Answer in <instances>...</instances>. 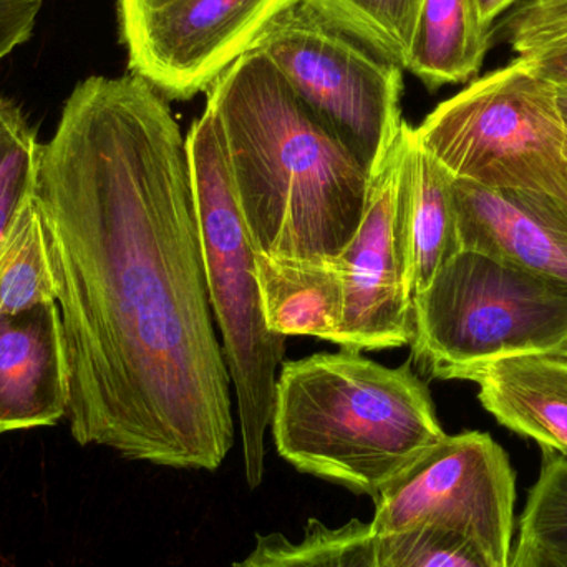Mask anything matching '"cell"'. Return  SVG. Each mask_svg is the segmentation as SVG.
Listing matches in <instances>:
<instances>
[{
    "label": "cell",
    "instance_id": "6da1fadb",
    "mask_svg": "<svg viewBox=\"0 0 567 567\" xmlns=\"http://www.w3.org/2000/svg\"><path fill=\"white\" fill-rule=\"evenodd\" d=\"M37 199L70 372V432L128 460L215 472L235 445L186 136L140 76L76 83Z\"/></svg>",
    "mask_w": 567,
    "mask_h": 567
},
{
    "label": "cell",
    "instance_id": "7a4b0ae2",
    "mask_svg": "<svg viewBox=\"0 0 567 567\" xmlns=\"http://www.w3.org/2000/svg\"><path fill=\"white\" fill-rule=\"evenodd\" d=\"M233 192L256 251L336 259L359 228L372 176L258 50L212 86Z\"/></svg>",
    "mask_w": 567,
    "mask_h": 567
},
{
    "label": "cell",
    "instance_id": "3957f363",
    "mask_svg": "<svg viewBox=\"0 0 567 567\" xmlns=\"http://www.w3.org/2000/svg\"><path fill=\"white\" fill-rule=\"evenodd\" d=\"M271 426L293 468L372 499L446 436L410 362L390 369L350 349L284 362Z\"/></svg>",
    "mask_w": 567,
    "mask_h": 567
},
{
    "label": "cell",
    "instance_id": "277c9868",
    "mask_svg": "<svg viewBox=\"0 0 567 567\" xmlns=\"http://www.w3.org/2000/svg\"><path fill=\"white\" fill-rule=\"evenodd\" d=\"M209 306L218 320L223 353L238 400L246 480L265 476V436L272 422L276 383L286 337L266 323L256 275V248L233 192L221 130L212 110L186 135Z\"/></svg>",
    "mask_w": 567,
    "mask_h": 567
},
{
    "label": "cell",
    "instance_id": "5b68a950",
    "mask_svg": "<svg viewBox=\"0 0 567 567\" xmlns=\"http://www.w3.org/2000/svg\"><path fill=\"white\" fill-rule=\"evenodd\" d=\"M412 359L439 380L567 349V289L502 259L458 251L413 296Z\"/></svg>",
    "mask_w": 567,
    "mask_h": 567
},
{
    "label": "cell",
    "instance_id": "8992f818",
    "mask_svg": "<svg viewBox=\"0 0 567 567\" xmlns=\"http://www.w3.org/2000/svg\"><path fill=\"white\" fill-rule=\"evenodd\" d=\"M415 133L453 178L567 205V126L555 83L528 56L472 80Z\"/></svg>",
    "mask_w": 567,
    "mask_h": 567
},
{
    "label": "cell",
    "instance_id": "52a82bcc",
    "mask_svg": "<svg viewBox=\"0 0 567 567\" xmlns=\"http://www.w3.org/2000/svg\"><path fill=\"white\" fill-rule=\"evenodd\" d=\"M252 50L377 175L402 132L403 69L309 0H289Z\"/></svg>",
    "mask_w": 567,
    "mask_h": 567
},
{
    "label": "cell",
    "instance_id": "ba28073f",
    "mask_svg": "<svg viewBox=\"0 0 567 567\" xmlns=\"http://www.w3.org/2000/svg\"><path fill=\"white\" fill-rule=\"evenodd\" d=\"M515 472L488 433L446 435L400 473L373 502L377 535L416 526L475 539L509 567L515 529Z\"/></svg>",
    "mask_w": 567,
    "mask_h": 567
},
{
    "label": "cell",
    "instance_id": "9c48e42d",
    "mask_svg": "<svg viewBox=\"0 0 567 567\" xmlns=\"http://www.w3.org/2000/svg\"><path fill=\"white\" fill-rule=\"evenodd\" d=\"M289 0H118L130 73L192 100L245 53Z\"/></svg>",
    "mask_w": 567,
    "mask_h": 567
},
{
    "label": "cell",
    "instance_id": "30bf717a",
    "mask_svg": "<svg viewBox=\"0 0 567 567\" xmlns=\"http://www.w3.org/2000/svg\"><path fill=\"white\" fill-rule=\"evenodd\" d=\"M413 130L403 123L373 176L359 228L337 256L343 286L340 349L365 352L412 342L405 203Z\"/></svg>",
    "mask_w": 567,
    "mask_h": 567
},
{
    "label": "cell",
    "instance_id": "8fae6325",
    "mask_svg": "<svg viewBox=\"0 0 567 567\" xmlns=\"http://www.w3.org/2000/svg\"><path fill=\"white\" fill-rule=\"evenodd\" d=\"M460 251L518 266L567 289V205L453 178Z\"/></svg>",
    "mask_w": 567,
    "mask_h": 567
},
{
    "label": "cell",
    "instance_id": "7c38bea8",
    "mask_svg": "<svg viewBox=\"0 0 567 567\" xmlns=\"http://www.w3.org/2000/svg\"><path fill=\"white\" fill-rule=\"evenodd\" d=\"M70 405L59 303L0 313V435L53 426Z\"/></svg>",
    "mask_w": 567,
    "mask_h": 567
},
{
    "label": "cell",
    "instance_id": "4fadbf2b",
    "mask_svg": "<svg viewBox=\"0 0 567 567\" xmlns=\"http://www.w3.org/2000/svg\"><path fill=\"white\" fill-rule=\"evenodd\" d=\"M470 382L498 423L567 455V349L498 360Z\"/></svg>",
    "mask_w": 567,
    "mask_h": 567
},
{
    "label": "cell",
    "instance_id": "5bb4252c",
    "mask_svg": "<svg viewBox=\"0 0 567 567\" xmlns=\"http://www.w3.org/2000/svg\"><path fill=\"white\" fill-rule=\"evenodd\" d=\"M266 323L282 337L337 343L342 323V272L336 259L279 258L256 251Z\"/></svg>",
    "mask_w": 567,
    "mask_h": 567
},
{
    "label": "cell",
    "instance_id": "9a60e30c",
    "mask_svg": "<svg viewBox=\"0 0 567 567\" xmlns=\"http://www.w3.org/2000/svg\"><path fill=\"white\" fill-rule=\"evenodd\" d=\"M493 27L475 0H423L406 69L430 90L472 82L492 49Z\"/></svg>",
    "mask_w": 567,
    "mask_h": 567
},
{
    "label": "cell",
    "instance_id": "2e32d148",
    "mask_svg": "<svg viewBox=\"0 0 567 567\" xmlns=\"http://www.w3.org/2000/svg\"><path fill=\"white\" fill-rule=\"evenodd\" d=\"M405 231L413 299L460 251L453 176L420 145L415 130L410 148Z\"/></svg>",
    "mask_w": 567,
    "mask_h": 567
},
{
    "label": "cell",
    "instance_id": "e0dca14e",
    "mask_svg": "<svg viewBox=\"0 0 567 567\" xmlns=\"http://www.w3.org/2000/svg\"><path fill=\"white\" fill-rule=\"evenodd\" d=\"M233 567H379L377 533L360 519L339 528L309 519L299 543L281 533L259 535L248 558Z\"/></svg>",
    "mask_w": 567,
    "mask_h": 567
},
{
    "label": "cell",
    "instance_id": "ac0fdd59",
    "mask_svg": "<svg viewBox=\"0 0 567 567\" xmlns=\"http://www.w3.org/2000/svg\"><path fill=\"white\" fill-rule=\"evenodd\" d=\"M47 302H56V282L35 193L0 243V313Z\"/></svg>",
    "mask_w": 567,
    "mask_h": 567
},
{
    "label": "cell",
    "instance_id": "d6986e66",
    "mask_svg": "<svg viewBox=\"0 0 567 567\" xmlns=\"http://www.w3.org/2000/svg\"><path fill=\"white\" fill-rule=\"evenodd\" d=\"M42 150L20 106L0 93V243L37 193Z\"/></svg>",
    "mask_w": 567,
    "mask_h": 567
},
{
    "label": "cell",
    "instance_id": "ffe728a7",
    "mask_svg": "<svg viewBox=\"0 0 567 567\" xmlns=\"http://www.w3.org/2000/svg\"><path fill=\"white\" fill-rule=\"evenodd\" d=\"M323 13L399 63H409L423 0H309Z\"/></svg>",
    "mask_w": 567,
    "mask_h": 567
},
{
    "label": "cell",
    "instance_id": "44dd1931",
    "mask_svg": "<svg viewBox=\"0 0 567 567\" xmlns=\"http://www.w3.org/2000/svg\"><path fill=\"white\" fill-rule=\"evenodd\" d=\"M377 561L379 567H505L475 539L435 526L377 535Z\"/></svg>",
    "mask_w": 567,
    "mask_h": 567
},
{
    "label": "cell",
    "instance_id": "7402d4cb",
    "mask_svg": "<svg viewBox=\"0 0 567 567\" xmlns=\"http://www.w3.org/2000/svg\"><path fill=\"white\" fill-rule=\"evenodd\" d=\"M543 450L542 472L519 519V539L567 553V455Z\"/></svg>",
    "mask_w": 567,
    "mask_h": 567
},
{
    "label": "cell",
    "instance_id": "603a6c76",
    "mask_svg": "<svg viewBox=\"0 0 567 567\" xmlns=\"http://www.w3.org/2000/svg\"><path fill=\"white\" fill-rule=\"evenodd\" d=\"M493 35L518 56H535L567 47V0H522Z\"/></svg>",
    "mask_w": 567,
    "mask_h": 567
},
{
    "label": "cell",
    "instance_id": "cb8c5ba5",
    "mask_svg": "<svg viewBox=\"0 0 567 567\" xmlns=\"http://www.w3.org/2000/svg\"><path fill=\"white\" fill-rule=\"evenodd\" d=\"M42 0H0V62L35 30Z\"/></svg>",
    "mask_w": 567,
    "mask_h": 567
},
{
    "label": "cell",
    "instance_id": "d4e9b609",
    "mask_svg": "<svg viewBox=\"0 0 567 567\" xmlns=\"http://www.w3.org/2000/svg\"><path fill=\"white\" fill-rule=\"evenodd\" d=\"M509 567H567V553L553 551L519 539Z\"/></svg>",
    "mask_w": 567,
    "mask_h": 567
},
{
    "label": "cell",
    "instance_id": "484cf974",
    "mask_svg": "<svg viewBox=\"0 0 567 567\" xmlns=\"http://www.w3.org/2000/svg\"><path fill=\"white\" fill-rule=\"evenodd\" d=\"M536 70L555 83H567V47L542 55L528 56Z\"/></svg>",
    "mask_w": 567,
    "mask_h": 567
},
{
    "label": "cell",
    "instance_id": "4316f807",
    "mask_svg": "<svg viewBox=\"0 0 567 567\" xmlns=\"http://www.w3.org/2000/svg\"><path fill=\"white\" fill-rule=\"evenodd\" d=\"M522 0H475L480 19L485 25L495 27L496 19L508 13Z\"/></svg>",
    "mask_w": 567,
    "mask_h": 567
},
{
    "label": "cell",
    "instance_id": "83f0119b",
    "mask_svg": "<svg viewBox=\"0 0 567 567\" xmlns=\"http://www.w3.org/2000/svg\"><path fill=\"white\" fill-rule=\"evenodd\" d=\"M555 83V82H553ZM556 103L567 126V83H555Z\"/></svg>",
    "mask_w": 567,
    "mask_h": 567
}]
</instances>
